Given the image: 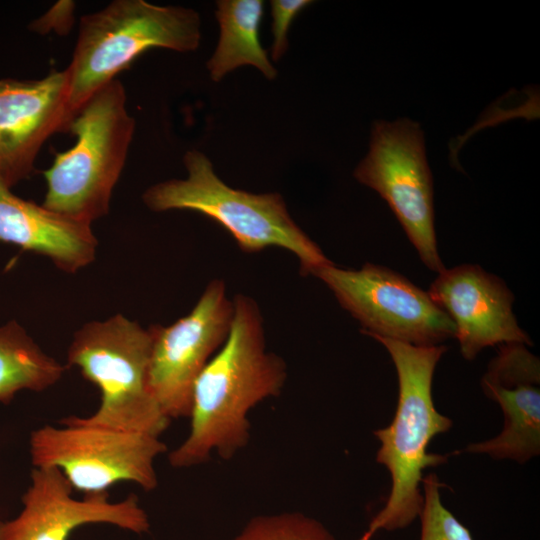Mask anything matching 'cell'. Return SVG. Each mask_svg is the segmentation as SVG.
I'll return each instance as SVG.
<instances>
[{
  "instance_id": "4fadbf2b",
  "label": "cell",
  "mask_w": 540,
  "mask_h": 540,
  "mask_svg": "<svg viewBox=\"0 0 540 540\" xmlns=\"http://www.w3.org/2000/svg\"><path fill=\"white\" fill-rule=\"evenodd\" d=\"M67 75L51 71L39 80H0V178L12 187L28 178L45 141L68 132Z\"/></svg>"
},
{
  "instance_id": "ffe728a7",
  "label": "cell",
  "mask_w": 540,
  "mask_h": 540,
  "mask_svg": "<svg viewBox=\"0 0 540 540\" xmlns=\"http://www.w3.org/2000/svg\"><path fill=\"white\" fill-rule=\"evenodd\" d=\"M311 3L312 1L309 0H272L270 2L273 36L272 60H280L287 52L289 27L295 17Z\"/></svg>"
},
{
  "instance_id": "8fae6325",
  "label": "cell",
  "mask_w": 540,
  "mask_h": 540,
  "mask_svg": "<svg viewBox=\"0 0 540 540\" xmlns=\"http://www.w3.org/2000/svg\"><path fill=\"white\" fill-rule=\"evenodd\" d=\"M73 488L54 467H34L22 496L23 509L12 520H0V540H69L77 528L105 523L141 534L150 528L135 494L112 502L108 492L73 497Z\"/></svg>"
},
{
  "instance_id": "5b68a950",
  "label": "cell",
  "mask_w": 540,
  "mask_h": 540,
  "mask_svg": "<svg viewBox=\"0 0 540 540\" xmlns=\"http://www.w3.org/2000/svg\"><path fill=\"white\" fill-rule=\"evenodd\" d=\"M134 128L125 89L114 79L96 91L71 121L68 132L77 137L76 144L57 153L43 171L47 193L42 205L87 224L106 215Z\"/></svg>"
},
{
  "instance_id": "2e32d148",
  "label": "cell",
  "mask_w": 540,
  "mask_h": 540,
  "mask_svg": "<svg viewBox=\"0 0 540 540\" xmlns=\"http://www.w3.org/2000/svg\"><path fill=\"white\" fill-rule=\"evenodd\" d=\"M216 3L215 16L219 23L220 35L216 49L207 62L210 78L219 82L236 68L251 65L267 79H275L277 70L259 39L264 2L220 0Z\"/></svg>"
},
{
  "instance_id": "8992f818",
  "label": "cell",
  "mask_w": 540,
  "mask_h": 540,
  "mask_svg": "<svg viewBox=\"0 0 540 540\" xmlns=\"http://www.w3.org/2000/svg\"><path fill=\"white\" fill-rule=\"evenodd\" d=\"M150 328L118 314L82 326L68 348L67 363L97 386L100 404L85 424L160 436L169 426L148 388Z\"/></svg>"
},
{
  "instance_id": "ac0fdd59",
  "label": "cell",
  "mask_w": 540,
  "mask_h": 540,
  "mask_svg": "<svg viewBox=\"0 0 540 540\" xmlns=\"http://www.w3.org/2000/svg\"><path fill=\"white\" fill-rule=\"evenodd\" d=\"M230 540H337L319 520L291 511L251 518Z\"/></svg>"
},
{
  "instance_id": "277c9868",
  "label": "cell",
  "mask_w": 540,
  "mask_h": 540,
  "mask_svg": "<svg viewBox=\"0 0 540 540\" xmlns=\"http://www.w3.org/2000/svg\"><path fill=\"white\" fill-rule=\"evenodd\" d=\"M201 40L198 12L144 0H115L81 18L69 66L68 107L73 118L100 88L151 48L191 52Z\"/></svg>"
},
{
  "instance_id": "52a82bcc",
  "label": "cell",
  "mask_w": 540,
  "mask_h": 540,
  "mask_svg": "<svg viewBox=\"0 0 540 540\" xmlns=\"http://www.w3.org/2000/svg\"><path fill=\"white\" fill-rule=\"evenodd\" d=\"M62 427L45 425L30 435L34 467H54L73 490L88 494L108 492L120 482L144 491L158 486L156 458L167 450L160 436L116 430L63 419Z\"/></svg>"
},
{
  "instance_id": "9c48e42d",
  "label": "cell",
  "mask_w": 540,
  "mask_h": 540,
  "mask_svg": "<svg viewBox=\"0 0 540 540\" xmlns=\"http://www.w3.org/2000/svg\"><path fill=\"white\" fill-rule=\"evenodd\" d=\"M311 275L328 287L371 338L434 346L455 336L453 322L428 292L386 267L366 263L353 270L331 262Z\"/></svg>"
},
{
  "instance_id": "6da1fadb",
  "label": "cell",
  "mask_w": 540,
  "mask_h": 540,
  "mask_svg": "<svg viewBox=\"0 0 540 540\" xmlns=\"http://www.w3.org/2000/svg\"><path fill=\"white\" fill-rule=\"evenodd\" d=\"M232 300L228 337L194 383L189 434L170 452L172 467L200 465L213 453L232 459L250 440L249 412L278 396L286 382L285 361L266 348L257 303L244 294Z\"/></svg>"
},
{
  "instance_id": "d6986e66",
  "label": "cell",
  "mask_w": 540,
  "mask_h": 540,
  "mask_svg": "<svg viewBox=\"0 0 540 540\" xmlns=\"http://www.w3.org/2000/svg\"><path fill=\"white\" fill-rule=\"evenodd\" d=\"M442 486L435 473L427 474L422 480L420 540H473L468 528L442 503L440 492Z\"/></svg>"
},
{
  "instance_id": "7c38bea8",
  "label": "cell",
  "mask_w": 540,
  "mask_h": 540,
  "mask_svg": "<svg viewBox=\"0 0 540 540\" xmlns=\"http://www.w3.org/2000/svg\"><path fill=\"white\" fill-rule=\"evenodd\" d=\"M428 294L453 322L454 338L466 360L475 359L486 347L533 344L513 313L512 292L502 279L478 265L444 269Z\"/></svg>"
},
{
  "instance_id": "30bf717a",
  "label": "cell",
  "mask_w": 540,
  "mask_h": 540,
  "mask_svg": "<svg viewBox=\"0 0 540 540\" xmlns=\"http://www.w3.org/2000/svg\"><path fill=\"white\" fill-rule=\"evenodd\" d=\"M233 312L224 281L213 279L189 314L166 327H149L148 388L170 420L189 417L194 383L226 341Z\"/></svg>"
},
{
  "instance_id": "5bb4252c",
  "label": "cell",
  "mask_w": 540,
  "mask_h": 540,
  "mask_svg": "<svg viewBox=\"0 0 540 540\" xmlns=\"http://www.w3.org/2000/svg\"><path fill=\"white\" fill-rule=\"evenodd\" d=\"M527 345H499L481 378L486 397L503 413V428L493 438L455 453L485 454L525 464L540 454V361Z\"/></svg>"
},
{
  "instance_id": "ba28073f",
  "label": "cell",
  "mask_w": 540,
  "mask_h": 540,
  "mask_svg": "<svg viewBox=\"0 0 540 540\" xmlns=\"http://www.w3.org/2000/svg\"><path fill=\"white\" fill-rule=\"evenodd\" d=\"M384 199L422 262L438 274L445 267L437 249L433 181L419 124L407 118L373 124L369 151L353 173Z\"/></svg>"
},
{
  "instance_id": "9a60e30c",
  "label": "cell",
  "mask_w": 540,
  "mask_h": 540,
  "mask_svg": "<svg viewBox=\"0 0 540 540\" xmlns=\"http://www.w3.org/2000/svg\"><path fill=\"white\" fill-rule=\"evenodd\" d=\"M0 242L45 255L58 268L71 273L91 263L97 247L91 224L16 196L1 178Z\"/></svg>"
},
{
  "instance_id": "7a4b0ae2",
  "label": "cell",
  "mask_w": 540,
  "mask_h": 540,
  "mask_svg": "<svg viewBox=\"0 0 540 540\" xmlns=\"http://www.w3.org/2000/svg\"><path fill=\"white\" fill-rule=\"evenodd\" d=\"M373 339L386 348L394 363L398 400L390 424L373 431L380 442L376 461L390 474V492L384 507L358 540H371L380 530L404 529L419 517L423 471L448 460L447 455L430 453L427 448L435 436L453 426L449 417L438 412L432 396L434 372L447 347L415 346L383 337Z\"/></svg>"
},
{
  "instance_id": "3957f363",
  "label": "cell",
  "mask_w": 540,
  "mask_h": 540,
  "mask_svg": "<svg viewBox=\"0 0 540 540\" xmlns=\"http://www.w3.org/2000/svg\"><path fill=\"white\" fill-rule=\"evenodd\" d=\"M188 175L149 187L143 194L155 212L191 210L217 222L245 253L280 247L295 255L300 272L307 276L331 263L320 247L292 219L279 193L255 194L222 181L210 159L198 150L183 157Z\"/></svg>"
},
{
  "instance_id": "e0dca14e",
  "label": "cell",
  "mask_w": 540,
  "mask_h": 540,
  "mask_svg": "<svg viewBox=\"0 0 540 540\" xmlns=\"http://www.w3.org/2000/svg\"><path fill=\"white\" fill-rule=\"evenodd\" d=\"M65 366L47 355L15 321L0 327V402L8 404L22 390L44 391Z\"/></svg>"
}]
</instances>
